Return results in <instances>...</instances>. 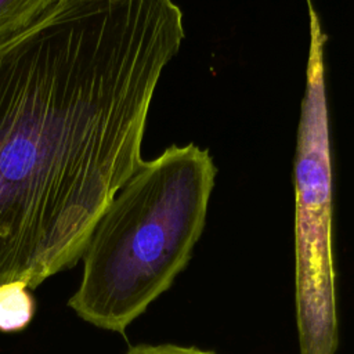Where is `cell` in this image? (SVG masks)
<instances>
[{
    "label": "cell",
    "instance_id": "cell-1",
    "mask_svg": "<svg viewBox=\"0 0 354 354\" xmlns=\"http://www.w3.org/2000/svg\"><path fill=\"white\" fill-rule=\"evenodd\" d=\"M184 36L174 0H61L0 41V285L82 260Z\"/></svg>",
    "mask_w": 354,
    "mask_h": 354
},
{
    "label": "cell",
    "instance_id": "cell-2",
    "mask_svg": "<svg viewBox=\"0 0 354 354\" xmlns=\"http://www.w3.org/2000/svg\"><path fill=\"white\" fill-rule=\"evenodd\" d=\"M216 173L209 151L192 142L142 160L98 218L68 306L83 321L123 333L185 268Z\"/></svg>",
    "mask_w": 354,
    "mask_h": 354
},
{
    "label": "cell",
    "instance_id": "cell-3",
    "mask_svg": "<svg viewBox=\"0 0 354 354\" xmlns=\"http://www.w3.org/2000/svg\"><path fill=\"white\" fill-rule=\"evenodd\" d=\"M310 47L295 158V286L300 354H336L339 324L332 250V163L325 43L307 0Z\"/></svg>",
    "mask_w": 354,
    "mask_h": 354
},
{
    "label": "cell",
    "instance_id": "cell-4",
    "mask_svg": "<svg viewBox=\"0 0 354 354\" xmlns=\"http://www.w3.org/2000/svg\"><path fill=\"white\" fill-rule=\"evenodd\" d=\"M61 0H0V41L29 29Z\"/></svg>",
    "mask_w": 354,
    "mask_h": 354
},
{
    "label": "cell",
    "instance_id": "cell-5",
    "mask_svg": "<svg viewBox=\"0 0 354 354\" xmlns=\"http://www.w3.org/2000/svg\"><path fill=\"white\" fill-rule=\"evenodd\" d=\"M35 303L25 282L15 281L0 285V330L17 332L32 319Z\"/></svg>",
    "mask_w": 354,
    "mask_h": 354
},
{
    "label": "cell",
    "instance_id": "cell-6",
    "mask_svg": "<svg viewBox=\"0 0 354 354\" xmlns=\"http://www.w3.org/2000/svg\"><path fill=\"white\" fill-rule=\"evenodd\" d=\"M126 354H214L207 350H202L192 346H180L174 343L160 344H137L127 350Z\"/></svg>",
    "mask_w": 354,
    "mask_h": 354
}]
</instances>
